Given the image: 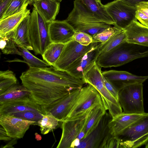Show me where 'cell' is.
Masks as SVG:
<instances>
[{"label": "cell", "mask_w": 148, "mask_h": 148, "mask_svg": "<svg viewBox=\"0 0 148 148\" xmlns=\"http://www.w3.org/2000/svg\"><path fill=\"white\" fill-rule=\"evenodd\" d=\"M20 78L22 84L30 92L29 98L42 106L51 104L73 90L81 88L86 84L83 79L52 66L29 67Z\"/></svg>", "instance_id": "6da1fadb"}, {"label": "cell", "mask_w": 148, "mask_h": 148, "mask_svg": "<svg viewBox=\"0 0 148 148\" xmlns=\"http://www.w3.org/2000/svg\"><path fill=\"white\" fill-rule=\"evenodd\" d=\"M148 57V47L125 41L109 51L101 53L96 61L101 67L121 66L133 60Z\"/></svg>", "instance_id": "7a4b0ae2"}, {"label": "cell", "mask_w": 148, "mask_h": 148, "mask_svg": "<svg viewBox=\"0 0 148 148\" xmlns=\"http://www.w3.org/2000/svg\"><path fill=\"white\" fill-rule=\"evenodd\" d=\"M73 8L66 19L75 32L86 33L93 37L111 26L95 17L79 0H75Z\"/></svg>", "instance_id": "3957f363"}, {"label": "cell", "mask_w": 148, "mask_h": 148, "mask_svg": "<svg viewBox=\"0 0 148 148\" xmlns=\"http://www.w3.org/2000/svg\"><path fill=\"white\" fill-rule=\"evenodd\" d=\"M50 23L46 22L34 8L30 14L28 34L33 51L36 55H42L51 42L49 34Z\"/></svg>", "instance_id": "277c9868"}, {"label": "cell", "mask_w": 148, "mask_h": 148, "mask_svg": "<svg viewBox=\"0 0 148 148\" xmlns=\"http://www.w3.org/2000/svg\"><path fill=\"white\" fill-rule=\"evenodd\" d=\"M101 68L97 65L92 67L86 74L84 80L86 84L92 85L97 90L101 96L103 106L113 117L122 113V109L119 101L106 88Z\"/></svg>", "instance_id": "5b68a950"}, {"label": "cell", "mask_w": 148, "mask_h": 148, "mask_svg": "<svg viewBox=\"0 0 148 148\" xmlns=\"http://www.w3.org/2000/svg\"><path fill=\"white\" fill-rule=\"evenodd\" d=\"M83 86L64 121L74 120L86 116L96 106L102 104L100 95L92 85Z\"/></svg>", "instance_id": "8992f818"}, {"label": "cell", "mask_w": 148, "mask_h": 148, "mask_svg": "<svg viewBox=\"0 0 148 148\" xmlns=\"http://www.w3.org/2000/svg\"><path fill=\"white\" fill-rule=\"evenodd\" d=\"M116 136L119 148H136L145 145L148 141V113Z\"/></svg>", "instance_id": "52a82bcc"}, {"label": "cell", "mask_w": 148, "mask_h": 148, "mask_svg": "<svg viewBox=\"0 0 148 148\" xmlns=\"http://www.w3.org/2000/svg\"><path fill=\"white\" fill-rule=\"evenodd\" d=\"M143 83L126 86L119 91V101L123 112L129 114L144 113Z\"/></svg>", "instance_id": "ba28073f"}, {"label": "cell", "mask_w": 148, "mask_h": 148, "mask_svg": "<svg viewBox=\"0 0 148 148\" xmlns=\"http://www.w3.org/2000/svg\"><path fill=\"white\" fill-rule=\"evenodd\" d=\"M101 45L100 42H93L88 46H84L72 40L65 44L59 58L53 66L65 71L68 66L78 58Z\"/></svg>", "instance_id": "9c48e42d"}, {"label": "cell", "mask_w": 148, "mask_h": 148, "mask_svg": "<svg viewBox=\"0 0 148 148\" xmlns=\"http://www.w3.org/2000/svg\"><path fill=\"white\" fill-rule=\"evenodd\" d=\"M106 10L115 23L114 26L124 30L134 21L137 9L119 0H115L104 5Z\"/></svg>", "instance_id": "30bf717a"}, {"label": "cell", "mask_w": 148, "mask_h": 148, "mask_svg": "<svg viewBox=\"0 0 148 148\" xmlns=\"http://www.w3.org/2000/svg\"><path fill=\"white\" fill-rule=\"evenodd\" d=\"M80 89L73 90L51 104L42 106L46 113L49 112L59 121H64L74 104Z\"/></svg>", "instance_id": "8fae6325"}, {"label": "cell", "mask_w": 148, "mask_h": 148, "mask_svg": "<svg viewBox=\"0 0 148 148\" xmlns=\"http://www.w3.org/2000/svg\"><path fill=\"white\" fill-rule=\"evenodd\" d=\"M87 114L80 119L62 122V134L57 148L75 147V141L85 124Z\"/></svg>", "instance_id": "7c38bea8"}, {"label": "cell", "mask_w": 148, "mask_h": 148, "mask_svg": "<svg viewBox=\"0 0 148 148\" xmlns=\"http://www.w3.org/2000/svg\"><path fill=\"white\" fill-rule=\"evenodd\" d=\"M112 118L106 112L96 128L80 141L76 148H99L110 132L108 124Z\"/></svg>", "instance_id": "4fadbf2b"}, {"label": "cell", "mask_w": 148, "mask_h": 148, "mask_svg": "<svg viewBox=\"0 0 148 148\" xmlns=\"http://www.w3.org/2000/svg\"><path fill=\"white\" fill-rule=\"evenodd\" d=\"M99 47L78 58L69 65L65 71L76 78L84 80L85 75L96 63L100 54Z\"/></svg>", "instance_id": "5bb4252c"}, {"label": "cell", "mask_w": 148, "mask_h": 148, "mask_svg": "<svg viewBox=\"0 0 148 148\" xmlns=\"http://www.w3.org/2000/svg\"><path fill=\"white\" fill-rule=\"evenodd\" d=\"M102 74L119 91L129 85L143 83L148 79V76H138L124 71L111 70L102 72Z\"/></svg>", "instance_id": "9a60e30c"}, {"label": "cell", "mask_w": 148, "mask_h": 148, "mask_svg": "<svg viewBox=\"0 0 148 148\" xmlns=\"http://www.w3.org/2000/svg\"><path fill=\"white\" fill-rule=\"evenodd\" d=\"M35 121L27 120L10 115H0V124L7 135L12 138H22L30 125Z\"/></svg>", "instance_id": "2e32d148"}, {"label": "cell", "mask_w": 148, "mask_h": 148, "mask_svg": "<svg viewBox=\"0 0 148 148\" xmlns=\"http://www.w3.org/2000/svg\"><path fill=\"white\" fill-rule=\"evenodd\" d=\"M75 32L66 20H54L50 23L49 34L51 42L65 44L73 39Z\"/></svg>", "instance_id": "e0dca14e"}, {"label": "cell", "mask_w": 148, "mask_h": 148, "mask_svg": "<svg viewBox=\"0 0 148 148\" xmlns=\"http://www.w3.org/2000/svg\"><path fill=\"white\" fill-rule=\"evenodd\" d=\"M26 110H32L45 114L42 106L37 104L29 98L6 102L0 103V115H10Z\"/></svg>", "instance_id": "ac0fdd59"}, {"label": "cell", "mask_w": 148, "mask_h": 148, "mask_svg": "<svg viewBox=\"0 0 148 148\" xmlns=\"http://www.w3.org/2000/svg\"><path fill=\"white\" fill-rule=\"evenodd\" d=\"M146 113L129 114L123 112L121 113L112 117L108 124L110 133L114 136H118Z\"/></svg>", "instance_id": "d6986e66"}, {"label": "cell", "mask_w": 148, "mask_h": 148, "mask_svg": "<svg viewBox=\"0 0 148 148\" xmlns=\"http://www.w3.org/2000/svg\"><path fill=\"white\" fill-rule=\"evenodd\" d=\"M124 31L126 42L148 47V27L134 21Z\"/></svg>", "instance_id": "ffe728a7"}, {"label": "cell", "mask_w": 148, "mask_h": 148, "mask_svg": "<svg viewBox=\"0 0 148 148\" xmlns=\"http://www.w3.org/2000/svg\"><path fill=\"white\" fill-rule=\"evenodd\" d=\"M32 3L34 8L46 22L55 20L59 12L60 2L56 0H36Z\"/></svg>", "instance_id": "44dd1931"}, {"label": "cell", "mask_w": 148, "mask_h": 148, "mask_svg": "<svg viewBox=\"0 0 148 148\" xmlns=\"http://www.w3.org/2000/svg\"><path fill=\"white\" fill-rule=\"evenodd\" d=\"M30 14L26 17L13 31V37L18 47H23L28 50H33L28 34Z\"/></svg>", "instance_id": "7402d4cb"}, {"label": "cell", "mask_w": 148, "mask_h": 148, "mask_svg": "<svg viewBox=\"0 0 148 148\" xmlns=\"http://www.w3.org/2000/svg\"><path fill=\"white\" fill-rule=\"evenodd\" d=\"M30 14L27 8L17 13L0 20V35H4L14 31L22 21Z\"/></svg>", "instance_id": "603a6c76"}, {"label": "cell", "mask_w": 148, "mask_h": 148, "mask_svg": "<svg viewBox=\"0 0 148 148\" xmlns=\"http://www.w3.org/2000/svg\"><path fill=\"white\" fill-rule=\"evenodd\" d=\"M97 18L110 25L115 23L106 10L100 0H79Z\"/></svg>", "instance_id": "cb8c5ba5"}, {"label": "cell", "mask_w": 148, "mask_h": 148, "mask_svg": "<svg viewBox=\"0 0 148 148\" xmlns=\"http://www.w3.org/2000/svg\"><path fill=\"white\" fill-rule=\"evenodd\" d=\"M106 111L101 104L96 106L87 114L83 128L85 134L84 138L96 128Z\"/></svg>", "instance_id": "d4e9b609"}, {"label": "cell", "mask_w": 148, "mask_h": 148, "mask_svg": "<svg viewBox=\"0 0 148 148\" xmlns=\"http://www.w3.org/2000/svg\"><path fill=\"white\" fill-rule=\"evenodd\" d=\"M30 91L23 85L18 84L0 95V103L29 98Z\"/></svg>", "instance_id": "484cf974"}, {"label": "cell", "mask_w": 148, "mask_h": 148, "mask_svg": "<svg viewBox=\"0 0 148 148\" xmlns=\"http://www.w3.org/2000/svg\"><path fill=\"white\" fill-rule=\"evenodd\" d=\"M65 44L51 42L42 55L43 60L53 66L59 58Z\"/></svg>", "instance_id": "4316f807"}, {"label": "cell", "mask_w": 148, "mask_h": 148, "mask_svg": "<svg viewBox=\"0 0 148 148\" xmlns=\"http://www.w3.org/2000/svg\"><path fill=\"white\" fill-rule=\"evenodd\" d=\"M13 31L4 35H0V48L4 54H17L21 56V53L17 48L13 39Z\"/></svg>", "instance_id": "83f0119b"}, {"label": "cell", "mask_w": 148, "mask_h": 148, "mask_svg": "<svg viewBox=\"0 0 148 148\" xmlns=\"http://www.w3.org/2000/svg\"><path fill=\"white\" fill-rule=\"evenodd\" d=\"M42 114L43 118L38 121L36 125L40 127L41 133L45 135L56 129L60 121L49 112Z\"/></svg>", "instance_id": "f1b7e54d"}, {"label": "cell", "mask_w": 148, "mask_h": 148, "mask_svg": "<svg viewBox=\"0 0 148 148\" xmlns=\"http://www.w3.org/2000/svg\"><path fill=\"white\" fill-rule=\"evenodd\" d=\"M23 59V62L26 63L29 67L43 68L51 66L44 60L39 59L32 54L28 50L23 47H18Z\"/></svg>", "instance_id": "f546056e"}, {"label": "cell", "mask_w": 148, "mask_h": 148, "mask_svg": "<svg viewBox=\"0 0 148 148\" xmlns=\"http://www.w3.org/2000/svg\"><path fill=\"white\" fill-rule=\"evenodd\" d=\"M17 80L14 73L7 70L0 72V95L17 84Z\"/></svg>", "instance_id": "4dcf8cb0"}, {"label": "cell", "mask_w": 148, "mask_h": 148, "mask_svg": "<svg viewBox=\"0 0 148 148\" xmlns=\"http://www.w3.org/2000/svg\"><path fill=\"white\" fill-rule=\"evenodd\" d=\"M126 41L124 30L114 36L104 44L99 47L100 53L108 52L123 42Z\"/></svg>", "instance_id": "1f68e13d"}, {"label": "cell", "mask_w": 148, "mask_h": 148, "mask_svg": "<svg viewBox=\"0 0 148 148\" xmlns=\"http://www.w3.org/2000/svg\"><path fill=\"white\" fill-rule=\"evenodd\" d=\"M33 2V0H12L0 20L21 12Z\"/></svg>", "instance_id": "d6a6232c"}, {"label": "cell", "mask_w": 148, "mask_h": 148, "mask_svg": "<svg viewBox=\"0 0 148 148\" xmlns=\"http://www.w3.org/2000/svg\"><path fill=\"white\" fill-rule=\"evenodd\" d=\"M124 30L115 26H111L94 35L93 37V42H100L101 45H103L112 37Z\"/></svg>", "instance_id": "836d02e7"}, {"label": "cell", "mask_w": 148, "mask_h": 148, "mask_svg": "<svg viewBox=\"0 0 148 148\" xmlns=\"http://www.w3.org/2000/svg\"><path fill=\"white\" fill-rule=\"evenodd\" d=\"M10 115L19 118L27 120L33 121L36 122L43 118L42 114L40 112L32 110H26L14 113Z\"/></svg>", "instance_id": "e575fe53"}, {"label": "cell", "mask_w": 148, "mask_h": 148, "mask_svg": "<svg viewBox=\"0 0 148 148\" xmlns=\"http://www.w3.org/2000/svg\"><path fill=\"white\" fill-rule=\"evenodd\" d=\"M73 39L80 44L88 46L93 42V37L83 32H75L73 36Z\"/></svg>", "instance_id": "d590c367"}, {"label": "cell", "mask_w": 148, "mask_h": 148, "mask_svg": "<svg viewBox=\"0 0 148 148\" xmlns=\"http://www.w3.org/2000/svg\"><path fill=\"white\" fill-rule=\"evenodd\" d=\"M119 148V140L116 136L108 134L99 148Z\"/></svg>", "instance_id": "8d00e7d4"}, {"label": "cell", "mask_w": 148, "mask_h": 148, "mask_svg": "<svg viewBox=\"0 0 148 148\" xmlns=\"http://www.w3.org/2000/svg\"><path fill=\"white\" fill-rule=\"evenodd\" d=\"M103 79L106 88L112 96L119 101V91L112 84L107 81L104 77Z\"/></svg>", "instance_id": "74e56055"}, {"label": "cell", "mask_w": 148, "mask_h": 148, "mask_svg": "<svg viewBox=\"0 0 148 148\" xmlns=\"http://www.w3.org/2000/svg\"><path fill=\"white\" fill-rule=\"evenodd\" d=\"M136 17L141 24L147 27L148 26V17L143 13L137 10Z\"/></svg>", "instance_id": "f35d334b"}, {"label": "cell", "mask_w": 148, "mask_h": 148, "mask_svg": "<svg viewBox=\"0 0 148 148\" xmlns=\"http://www.w3.org/2000/svg\"><path fill=\"white\" fill-rule=\"evenodd\" d=\"M12 0H0V20L1 19Z\"/></svg>", "instance_id": "ab89813d"}, {"label": "cell", "mask_w": 148, "mask_h": 148, "mask_svg": "<svg viewBox=\"0 0 148 148\" xmlns=\"http://www.w3.org/2000/svg\"><path fill=\"white\" fill-rule=\"evenodd\" d=\"M137 10L143 13L148 17V1L142 2L136 5Z\"/></svg>", "instance_id": "60d3db41"}, {"label": "cell", "mask_w": 148, "mask_h": 148, "mask_svg": "<svg viewBox=\"0 0 148 148\" xmlns=\"http://www.w3.org/2000/svg\"><path fill=\"white\" fill-rule=\"evenodd\" d=\"M12 138L9 136L4 128L0 125V140L5 141H8L11 140Z\"/></svg>", "instance_id": "b9f144b4"}, {"label": "cell", "mask_w": 148, "mask_h": 148, "mask_svg": "<svg viewBox=\"0 0 148 148\" xmlns=\"http://www.w3.org/2000/svg\"><path fill=\"white\" fill-rule=\"evenodd\" d=\"M126 4L132 7H136L137 5L142 2L148 1V0H119Z\"/></svg>", "instance_id": "7bdbcfd3"}, {"label": "cell", "mask_w": 148, "mask_h": 148, "mask_svg": "<svg viewBox=\"0 0 148 148\" xmlns=\"http://www.w3.org/2000/svg\"><path fill=\"white\" fill-rule=\"evenodd\" d=\"M18 139L16 138H12L11 140L9 141L8 144L2 147V148H14L13 146L17 143Z\"/></svg>", "instance_id": "ee69618b"}, {"label": "cell", "mask_w": 148, "mask_h": 148, "mask_svg": "<svg viewBox=\"0 0 148 148\" xmlns=\"http://www.w3.org/2000/svg\"><path fill=\"white\" fill-rule=\"evenodd\" d=\"M35 139L38 141H39L41 140L42 137L41 136L38 134L37 133H36L35 134Z\"/></svg>", "instance_id": "f6af8a7d"}, {"label": "cell", "mask_w": 148, "mask_h": 148, "mask_svg": "<svg viewBox=\"0 0 148 148\" xmlns=\"http://www.w3.org/2000/svg\"><path fill=\"white\" fill-rule=\"evenodd\" d=\"M145 148H148V141L147 143L145 145Z\"/></svg>", "instance_id": "bcb514c9"}, {"label": "cell", "mask_w": 148, "mask_h": 148, "mask_svg": "<svg viewBox=\"0 0 148 148\" xmlns=\"http://www.w3.org/2000/svg\"><path fill=\"white\" fill-rule=\"evenodd\" d=\"M36 0H33V2ZM56 0L57 1L59 2H60L62 1V0Z\"/></svg>", "instance_id": "7dc6e473"}, {"label": "cell", "mask_w": 148, "mask_h": 148, "mask_svg": "<svg viewBox=\"0 0 148 148\" xmlns=\"http://www.w3.org/2000/svg\"><path fill=\"white\" fill-rule=\"evenodd\" d=\"M147 27H148V26Z\"/></svg>", "instance_id": "c3c4849f"}]
</instances>
